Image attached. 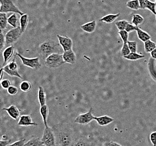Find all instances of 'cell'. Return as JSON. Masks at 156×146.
<instances>
[{
	"label": "cell",
	"mask_w": 156,
	"mask_h": 146,
	"mask_svg": "<svg viewBox=\"0 0 156 146\" xmlns=\"http://www.w3.org/2000/svg\"><path fill=\"white\" fill-rule=\"evenodd\" d=\"M7 19L6 13L0 12V28L2 29H5L7 27Z\"/></svg>",
	"instance_id": "obj_28"
},
{
	"label": "cell",
	"mask_w": 156,
	"mask_h": 146,
	"mask_svg": "<svg viewBox=\"0 0 156 146\" xmlns=\"http://www.w3.org/2000/svg\"><path fill=\"white\" fill-rule=\"evenodd\" d=\"M6 44V38L2 32V29L0 28V52L3 50Z\"/></svg>",
	"instance_id": "obj_32"
},
{
	"label": "cell",
	"mask_w": 156,
	"mask_h": 146,
	"mask_svg": "<svg viewBox=\"0 0 156 146\" xmlns=\"http://www.w3.org/2000/svg\"><path fill=\"white\" fill-rule=\"evenodd\" d=\"M144 50L147 53H151L152 51L154 50L156 48V44L151 39L146 41L144 42Z\"/></svg>",
	"instance_id": "obj_23"
},
{
	"label": "cell",
	"mask_w": 156,
	"mask_h": 146,
	"mask_svg": "<svg viewBox=\"0 0 156 146\" xmlns=\"http://www.w3.org/2000/svg\"><path fill=\"white\" fill-rule=\"evenodd\" d=\"M108 146H122L120 145L118 143H117L114 142H110L109 143Z\"/></svg>",
	"instance_id": "obj_46"
},
{
	"label": "cell",
	"mask_w": 156,
	"mask_h": 146,
	"mask_svg": "<svg viewBox=\"0 0 156 146\" xmlns=\"http://www.w3.org/2000/svg\"><path fill=\"white\" fill-rule=\"evenodd\" d=\"M10 140H0V146H8L9 144H10Z\"/></svg>",
	"instance_id": "obj_43"
},
{
	"label": "cell",
	"mask_w": 156,
	"mask_h": 146,
	"mask_svg": "<svg viewBox=\"0 0 156 146\" xmlns=\"http://www.w3.org/2000/svg\"><path fill=\"white\" fill-rule=\"evenodd\" d=\"M129 50L131 52H136L137 51V42L136 41H128Z\"/></svg>",
	"instance_id": "obj_34"
},
{
	"label": "cell",
	"mask_w": 156,
	"mask_h": 146,
	"mask_svg": "<svg viewBox=\"0 0 156 146\" xmlns=\"http://www.w3.org/2000/svg\"><path fill=\"white\" fill-rule=\"evenodd\" d=\"M25 139H21L20 140L16 141L11 144H9L7 146H23L25 143Z\"/></svg>",
	"instance_id": "obj_40"
},
{
	"label": "cell",
	"mask_w": 156,
	"mask_h": 146,
	"mask_svg": "<svg viewBox=\"0 0 156 146\" xmlns=\"http://www.w3.org/2000/svg\"><path fill=\"white\" fill-rule=\"evenodd\" d=\"M65 63L63 54L55 53L48 56L45 58V64L49 68H57Z\"/></svg>",
	"instance_id": "obj_3"
},
{
	"label": "cell",
	"mask_w": 156,
	"mask_h": 146,
	"mask_svg": "<svg viewBox=\"0 0 156 146\" xmlns=\"http://www.w3.org/2000/svg\"><path fill=\"white\" fill-rule=\"evenodd\" d=\"M2 110L6 111L9 115L14 120H17L20 117V111L16 106L11 105L7 108H3Z\"/></svg>",
	"instance_id": "obj_12"
},
{
	"label": "cell",
	"mask_w": 156,
	"mask_h": 146,
	"mask_svg": "<svg viewBox=\"0 0 156 146\" xmlns=\"http://www.w3.org/2000/svg\"><path fill=\"white\" fill-rule=\"evenodd\" d=\"M16 55L19 56V58H20L21 60L22 61V63L26 66L35 70L40 69L41 66V64L39 58H26L19 53H16Z\"/></svg>",
	"instance_id": "obj_6"
},
{
	"label": "cell",
	"mask_w": 156,
	"mask_h": 146,
	"mask_svg": "<svg viewBox=\"0 0 156 146\" xmlns=\"http://www.w3.org/2000/svg\"><path fill=\"white\" fill-rule=\"evenodd\" d=\"M40 113H41V116L42 117V119L43 120L44 125L45 127L48 126L47 123L48 117V114H49V109L47 105H45L44 106H41L40 109Z\"/></svg>",
	"instance_id": "obj_19"
},
{
	"label": "cell",
	"mask_w": 156,
	"mask_h": 146,
	"mask_svg": "<svg viewBox=\"0 0 156 146\" xmlns=\"http://www.w3.org/2000/svg\"><path fill=\"white\" fill-rule=\"evenodd\" d=\"M119 34L121 38L122 39L124 43H127L129 38V33H128L126 30L119 31Z\"/></svg>",
	"instance_id": "obj_33"
},
{
	"label": "cell",
	"mask_w": 156,
	"mask_h": 146,
	"mask_svg": "<svg viewBox=\"0 0 156 146\" xmlns=\"http://www.w3.org/2000/svg\"><path fill=\"white\" fill-rule=\"evenodd\" d=\"M128 23H129V22L128 21H126V20H122V21H116L115 23V25L119 31H122V30L126 29V27Z\"/></svg>",
	"instance_id": "obj_31"
},
{
	"label": "cell",
	"mask_w": 156,
	"mask_h": 146,
	"mask_svg": "<svg viewBox=\"0 0 156 146\" xmlns=\"http://www.w3.org/2000/svg\"><path fill=\"white\" fill-rule=\"evenodd\" d=\"M139 1L140 9H145L149 0H138Z\"/></svg>",
	"instance_id": "obj_41"
},
{
	"label": "cell",
	"mask_w": 156,
	"mask_h": 146,
	"mask_svg": "<svg viewBox=\"0 0 156 146\" xmlns=\"http://www.w3.org/2000/svg\"><path fill=\"white\" fill-rule=\"evenodd\" d=\"M96 27V21H95L88 22L81 26L82 29L88 33H93L95 31Z\"/></svg>",
	"instance_id": "obj_16"
},
{
	"label": "cell",
	"mask_w": 156,
	"mask_h": 146,
	"mask_svg": "<svg viewBox=\"0 0 156 146\" xmlns=\"http://www.w3.org/2000/svg\"><path fill=\"white\" fill-rule=\"evenodd\" d=\"M7 92L10 95H16L18 92V88L17 87L11 85L10 87L7 89Z\"/></svg>",
	"instance_id": "obj_37"
},
{
	"label": "cell",
	"mask_w": 156,
	"mask_h": 146,
	"mask_svg": "<svg viewBox=\"0 0 156 146\" xmlns=\"http://www.w3.org/2000/svg\"><path fill=\"white\" fill-rule=\"evenodd\" d=\"M23 32L21 29L20 27L14 28L7 32L5 38H6V44L7 45L12 44L14 42L17 41V39L20 37L23 34Z\"/></svg>",
	"instance_id": "obj_7"
},
{
	"label": "cell",
	"mask_w": 156,
	"mask_h": 146,
	"mask_svg": "<svg viewBox=\"0 0 156 146\" xmlns=\"http://www.w3.org/2000/svg\"><path fill=\"white\" fill-rule=\"evenodd\" d=\"M92 110L90 109L88 112L78 115L75 119V122L82 125H85L90 123L92 120H95V116L92 115Z\"/></svg>",
	"instance_id": "obj_9"
},
{
	"label": "cell",
	"mask_w": 156,
	"mask_h": 146,
	"mask_svg": "<svg viewBox=\"0 0 156 146\" xmlns=\"http://www.w3.org/2000/svg\"><path fill=\"white\" fill-rule=\"evenodd\" d=\"M59 43L61 46L63 52L72 50L73 42L71 39L66 37H62L59 35H57Z\"/></svg>",
	"instance_id": "obj_10"
},
{
	"label": "cell",
	"mask_w": 156,
	"mask_h": 146,
	"mask_svg": "<svg viewBox=\"0 0 156 146\" xmlns=\"http://www.w3.org/2000/svg\"><path fill=\"white\" fill-rule=\"evenodd\" d=\"M17 63L14 60L12 62H10L9 64L4 66L3 67L4 72L7 73L8 75L13 77H17L19 78L22 79L23 77L21 76L20 74L19 73L17 70Z\"/></svg>",
	"instance_id": "obj_8"
},
{
	"label": "cell",
	"mask_w": 156,
	"mask_h": 146,
	"mask_svg": "<svg viewBox=\"0 0 156 146\" xmlns=\"http://www.w3.org/2000/svg\"><path fill=\"white\" fill-rule=\"evenodd\" d=\"M61 46L54 41H46L39 46V54L43 59L47 58L51 54L62 52Z\"/></svg>",
	"instance_id": "obj_2"
},
{
	"label": "cell",
	"mask_w": 156,
	"mask_h": 146,
	"mask_svg": "<svg viewBox=\"0 0 156 146\" xmlns=\"http://www.w3.org/2000/svg\"><path fill=\"white\" fill-rule=\"evenodd\" d=\"M131 52L129 50L128 45L127 43H123V46H122V50H121V54L122 55V56H127Z\"/></svg>",
	"instance_id": "obj_35"
},
{
	"label": "cell",
	"mask_w": 156,
	"mask_h": 146,
	"mask_svg": "<svg viewBox=\"0 0 156 146\" xmlns=\"http://www.w3.org/2000/svg\"></svg>",
	"instance_id": "obj_49"
},
{
	"label": "cell",
	"mask_w": 156,
	"mask_h": 146,
	"mask_svg": "<svg viewBox=\"0 0 156 146\" xmlns=\"http://www.w3.org/2000/svg\"><path fill=\"white\" fill-rule=\"evenodd\" d=\"M150 139L153 146H156V132L151 133L150 136Z\"/></svg>",
	"instance_id": "obj_42"
},
{
	"label": "cell",
	"mask_w": 156,
	"mask_h": 146,
	"mask_svg": "<svg viewBox=\"0 0 156 146\" xmlns=\"http://www.w3.org/2000/svg\"><path fill=\"white\" fill-rule=\"evenodd\" d=\"M155 3H156V2H155Z\"/></svg>",
	"instance_id": "obj_48"
},
{
	"label": "cell",
	"mask_w": 156,
	"mask_h": 146,
	"mask_svg": "<svg viewBox=\"0 0 156 146\" xmlns=\"http://www.w3.org/2000/svg\"><path fill=\"white\" fill-rule=\"evenodd\" d=\"M63 58L65 62H67L71 64H74L76 60V56L75 52L72 50H69L68 51L63 52Z\"/></svg>",
	"instance_id": "obj_13"
},
{
	"label": "cell",
	"mask_w": 156,
	"mask_h": 146,
	"mask_svg": "<svg viewBox=\"0 0 156 146\" xmlns=\"http://www.w3.org/2000/svg\"><path fill=\"white\" fill-rule=\"evenodd\" d=\"M23 146H45L39 138H33L25 143Z\"/></svg>",
	"instance_id": "obj_22"
},
{
	"label": "cell",
	"mask_w": 156,
	"mask_h": 146,
	"mask_svg": "<svg viewBox=\"0 0 156 146\" xmlns=\"http://www.w3.org/2000/svg\"><path fill=\"white\" fill-rule=\"evenodd\" d=\"M124 58L127 60H129L135 61V60H138L144 58V56L138 54L136 52H130L128 55L124 56Z\"/></svg>",
	"instance_id": "obj_26"
},
{
	"label": "cell",
	"mask_w": 156,
	"mask_h": 146,
	"mask_svg": "<svg viewBox=\"0 0 156 146\" xmlns=\"http://www.w3.org/2000/svg\"><path fill=\"white\" fill-rule=\"evenodd\" d=\"M41 140L45 146H57L54 130L49 126L45 127Z\"/></svg>",
	"instance_id": "obj_4"
},
{
	"label": "cell",
	"mask_w": 156,
	"mask_h": 146,
	"mask_svg": "<svg viewBox=\"0 0 156 146\" xmlns=\"http://www.w3.org/2000/svg\"><path fill=\"white\" fill-rule=\"evenodd\" d=\"M120 15V13L116 14H109V15H106L105 17L101 18L100 19V21L105 22L106 23L110 24L115 21L116 19L119 17Z\"/></svg>",
	"instance_id": "obj_20"
},
{
	"label": "cell",
	"mask_w": 156,
	"mask_h": 146,
	"mask_svg": "<svg viewBox=\"0 0 156 146\" xmlns=\"http://www.w3.org/2000/svg\"><path fill=\"white\" fill-rule=\"evenodd\" d=\"M38 100L41 106L46 105L47 95L43 88L41 86L38 87Z\"/></svg>",
	"instance_id": "obj_17"
},
{
	"label": "cell",
	"mask_w": 156,
	"mask_h": 146,
	"mask_svg": "<svg viewBox=\"0 0 156 146\" xmlns=\"http://www.w3.org/2000/svg\"><path fill=\"white\" fill-rule=\"evenodd\" d=\"M1 85L2 87V88H4V89H7L10 87L11 84L9 80L5 79L2 80V82L1 83Z\"/></svg>",
	"instance_id": "obj_38"
},
{
	"label": "cell",
	"mask_w": 156,
	"mask_h": 146,
	"mask_svg": "<svg viewBox=\"0 0 156 146\" xmlns=\"http://www.w3.org/2000/svg\"><path fill=\"white\" fill-rule=\"evenodd\" d=\"M151 55L153 58L156 59V48L151 52Z\"/></svg>",
	"instance_id": "obj_45"
},
{
	"label": "cell",
	"mask_w": 156,
	"mask_h": 146,
	"mask_svg": "<svg viewBox=\"0 0 156 146\" xmlns=\"http://www.w3.org/2000/svg\"><path fill=\"white\" fill-rule=\"evenodd\" d=\"M14 46H10L6 48L3 52V57H4V63L3 66L7 63L10 58L14 54Z\"/></svg>",
	"instance_id": "obj_18"
},
{
	"label": "cell",
	"mask_w": 156,
	"mask_h": 146,
	"mask_svg": "<svg viewBox=\"0 0 156 146\" xmlns=\"http://www.w3.org/2000/svg\"><path fill=\"white\" fill-rule=\"evenodd\" d=\"M95 120L100 126H105L114 122V119L108 116L95 117Z\"/></svg>",
	"instance_id": "obj_15"
},
{
	"label": "cell",
	"mask_w": 156,
	"mask_h": 146,
	"mask_svg": "<svg viewBox=\"0 0 156 146\" xmlns=\"http://www.w3.org/2000/svg\"><path fill=\"white\" fill-rule=\"evenodd\" d=\"M1 101H2V99H1L0 98V102H1Z\"/></svg>",
	"instance_id": "obj_47"
},
{
	"label": "cell",
	"mask_w": 156,
	"mask_h": 146,
	"mask_svg": "<svg viewBox=\"0 0 156 146\" xmlns=\"http://www.w3.org/2000/svg\"><path fill=\"white\" fill-rule=\"evenodd\" d=\"M18 125L22 126H37V124L33 122L31 116L29 115H21L18 122Z\"/></svg>",
	"instance_id": "obj_11"
},
{
	"label": "cell",
	"mask_w": 156,
	"mask_h": 146,
	"mask_svg": "<svg viewBox=\"0 0 156 146\" xmlns=\"http://www.w3.org/2000/svg\"><path fill=\"white\" fill-rule=\"evenodd\" d=\"M29 21V17L28 15L27 14H23V15H21L20 19V28L23 33H24L27 27Z\"/></svg>",
	"instance_id": "obj_24"
},
{
	"label": "cell",
	"mask_w": 156,
	"mask_h": 146,
	"mask_svg": "<svg viewBox=\"0 0 156 146\" xmlns=\"http://www.w3.org/2000/svg\"><path fill=\"white\" fill-rule=\"evenodd\" d=\"M21 91L24 92H27L30 91L31 89V84L30 82L27 81H23L21 83L20 85Z\"/></svg>",
	"instance_id": "obj_30"
},
{
	"label": "cell",
	"mask_w": 156,
	"mask_h": 146,
	"mask_svg": "<svg viewBox=\"0 0 156 146\" xmlns=\"http://www.w3.org/2000/svg\"><path fill=\"white\" fill-rule=\"evenodd\" d=\"M144 19L139 14H134L133 16L132 23L136 27H138L139 25L142 24Z\"/></svg>",
	"instance_id": "obj_29"
},
{
	"label": "cell",
	"mask_w": 156,
	"mask_h": 146,
	"mask_svg": "<svg viewBox=\"0 0 156 146\" xmlns=\"http://www.w3.org/2000/svg\"><path fill=\"white\" fill-rule=\"evenodd\" d=\"M156 4L155 2H153L149 1L148 3L147 4V6L146 9H147L148 10L151 11L153 14L156 15Z\"/></svg>",
	"instance_id": "obj_36"
},
{
	"label": "cell",
	"mask_w": 156,
	"mask_h": 146,
	"mask_svg": "<svg viewBox=\"0 0 156 146\" xmlns=\"http://www.w3.org/2000/svg\"><path fill=\"white\" fill-rule=\"evenodd\" d=\"M18 21L19 19L16 14H12L10 17L7 19L8 24H10L11 26L14 28L17 27Z\"/></svg>",
	"instance_id": "obj_27"
},
{
	"label": "cell",
	"mask_w": 156,
	"mask_h": 146,
	"mask_svg": "<svg viewBox=\"0 0 156 146\" xmlns=\"http://www.w3.org/2000/svg\"><path fill=\"white\" fill-rule=\"evenodd\" d=\"M138 27H136V25H134V24H130L129 23L128 24H127V25H126V29H125V30H126L128 33H130V32H133V31H136Z\"/></svg>",
	"instance_id": "obj_39"
},
{
	"label": "cell",
	"mask_w": 156,
	"mask_h": 146,
	"mask_svg": "<svg viewBox=\"0 0 156 146\" xmlns=\"http://www.w3.org/2000/svg\"><path fill=\"white\" fill-rule=\"evenodd\" d=\"M1 7L0 12L7 13H14L23 15V13L19 9L15 6L11 0H0Z\"/></svg>",
	"instance_id": "obj_5"
},
{
	"label": "cell",
	"mask_w": 156,
	"mask_h": 146,
	"mask_svg": "<svg viewBox=\"0 0 156 146\" xmlns=\"http://www.w3.org/2000/svg\"><path fill=\"white\" fill-rule=\"evenodd\" d=\"M126 6L134 10H138L140 9L139 1L138 0H130L126 3Z\"/></svg>",
	"instance_id": "obj_25"
},
{
	"label": "cell",
	"mask_w": 156,
	"mask_h": 146,
	"mask_svg": "<svg viewBox=\"0 0 156 146\" xmlns=\"http://www.w3.org/2000/svg\"><path fill=\"white\" fill-rule=\"evenodd\" d=\"M136 33H137V36L139 39L143 42H145L146 41H148L151 39V37L148 34L147 32L140 29L138 27L136 29Z\"/></svg>",
	"instance_id": "obj_21"
},
{
	"label": "cell",
	"mask_w": 156,
	"mask_h": 146,
	"mask_svg": "<svg viewBox=\"0 0 156 146\" xmlns=\"http://www.w3.org/2000/svg\"><path fill=\"white\" fill-rule=\"evenodd\" d=\"M72 146H95V145L90 139L82 137L78 138H77Z\"/></svg>",
	"instance_id": "obj_14"
},
{
	"label": "cell",
	"mask_w": 156,
	"mask_h": 146,
	"mask_svg": "<svg viewBox=\"0 0 156 146\" xmlns=\"http://www.w3.org/2000/svg\"><path fill=\"white\" fill-rule=\"evenodd\" d=\"M4 69L3 68L0 69V83L2 82V80L3 78V76H4Z\"/></svg>",
	"instance_id": "obj_44"
},
{
	"label": "cell",
	"mask_w": 156,
	"mask_h": 146,
	"mask_svg": "<svg viewBox=\"0 0 156 146\" xmlns=\"http://www.w3.org/2000/svg\"><path fill=\"white\" fill-rule=\"evenodd\" d=\"M53 130L57 146H72L77 139L73 130L69 126H58Z\"/></svg>",
	"instance_id": "obj_1"
}]
</instances>
